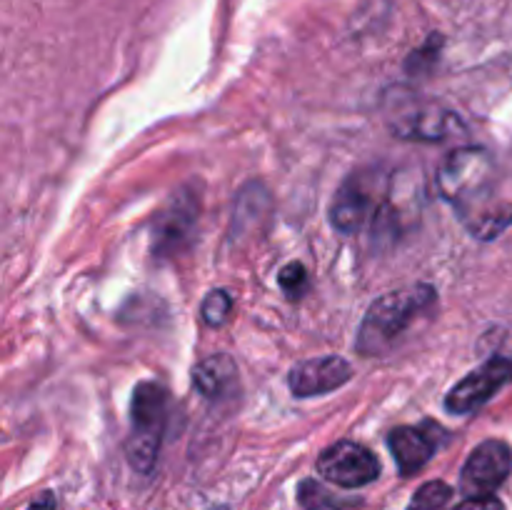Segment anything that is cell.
Instances as JSON below:
<instances>
[{"mask_svg":"<svg viewBox=\"0 0 512 510\" xmlns=\"http://www.w3.org/2000/svg\"><path fill=\"white\" fill-rule=\"evenodd\" d=\"M300 503H303L305 510H353L358 508V500H343L338 495L330 493L325 485L315 483V480H305L300 485L298 493Z\"/></svg>","mask_w":512,"mask_h":510,"instance_id":"obj_13","label":"cell"},{"mask_svg":"<svg viewBox=\"0 0 512 510\" xmlns=\"http://www.w3.org/2000/svg\"><path fill=\"white\" fill-rule=\"evenodd\" d=\"M435 303L438 295L430 285H410L378 298L370 305L358 330V350L368 358L395 350L425 315L433 313Z\"/></svg>","mask_w":512,"mask_h":510,"instance_id":"obj_1","label":"cell"},{"mask_svg":"<svg viewBox=\"0 0 512 510\" xmlns=\"http://www.w3.org/2000/svg\"><path fill=\"white\" fill-rule=\"evenodd\" d=\"M455 510H505V508L498 498H493V495H483V498H468Z\"/></svg>","mask_w":512,"mask_h":510,"instance_id":"obj_18","label":"cell"},{"mask_svg":"<svg viewBox=\"0 0 512 510\" xmlns=\"http://www.w3.org/2000/svg\"><path fill=\"white\" fill-rule=\"evenodd\" d=\"M385 180L378 170H360L348 175L330 205V223L340 233H358L365 225L378 223L385 208Z\"/></svg>","mask_w":512,"mask_h":510,"instance_id":"obj_4","label":"cell"},{"mask_svg":"<svg viewBox=\"0 0 512 510\" xmlns=\"http://www.w3.org/2000/svg\"><path fill=\"white\" fill-rule=\"evenodd\" d=\"M238 383L235 363L228 355H210L193 368V385L203 398L220 400Z\"/></svg>","mask_w":512,"mask_h":510,"instance_id":"obj_12","label":"cell"},{"mask_svg":"<svg viewBox=\"0 0 512 510\" xmlns=\"http://www.w3.org/2000/svg\"><path fill=\"white\" fill-rule=\"evenodd\" d=\"M353 375V368L340 355H325L298 363L288 375V385L298 398H313V395L330 393V390L345 385Z\"/></svg>","mask_w":512,"mask_h":510,"instance_id":"obj_10","label":"cell"},{"mask_svg":"<svg viewBox=\"0 0 512 510\" xmlns=\"http://www.w3.org/2000/svg\"><path fill=\"white\" fill-rule=\"evenodd\" d=\"M450 495H453V490H450L448 483H443V480H430V483H425L413 495L408 510H443L448 505Z\"/></svg>","mask_w":512,"mask_h":510,"instance_id":"obj_15","label":"cell"},{"mask_svg":"<svg viewBox=\"0 0 512 510\" xmlns=\"http://www.w3.org/2000/svg\"><path fill=\"white\" fill-rule=\"evenodd\" d=\"M268 203V193L260 185H248L240 193L238 203H235V218H233V233H243L248 223H258V215H263V205Z\"/></svg>","mask_w":512,"mask_h":510,"instance_id":"obj_14","label":"cell"},{"mask_svg":"<svg viewBox=\"0 0 512 510\" xmlns=\"http://www.w3.org/2000/svg\"><path fill=\"white\" fill-rule=\"evenodd\" d=\"M230 308H233V300H230V295L225 293V290H210V293L205 295L200 315H203L205 323L218 328V325H223L225 320H228Z\"/></svg>","mask_w":512,"mask_h":510,"instance_id":"obj_16","label":"cell"},{"mask_svg":"<svg viewBox=\"0 0 512 510\" xmlns=\"http://www.w3.org/2000/svg\"><path fill=\"white\" fill-rule=\"evenodd\" d=\"M512 378V363L508 358H490L465 380H460L445 398V408L453 415H468L488 403L505 383Z\"/></svg>","mask_w":512,"mask_h":510,"instance_id":"obj_8","label":"cell"},{"mask_svg":"<svg viewBox=\"0 0 512 510\" xmlns=\"http://www.w3.org/2000/svg\"><path fill=\"white\" fill-rule=\"evenodd\" d=\"M195 220H198V200L190 193L178 195L168 208L158 213L153 223V253L168 255L180 253L190 243L195 233Z\"/></svg>","mask_w":512,"mask_h":510,"instance_id":"obj_9","label":"cell"},{"mask_svg":"<svg viewBox=\"0 0 512 510\" xmlns=\"http://www.w3.org/2000/svg\"><path fill=\"white\" fill-rule=\"evenodd\" d=\"M28 510H55V503H53V498H50V495H43V498L35 500V503L30 505Z\"/></svg>","mask_w":512,"mask_h":510,"instance_id":"obj_19","label":"cell"},{"mask_svg":"<svg viewBox=\"0 0 512 510\" xmlns=\"http://www.w3.org/2000/svg\"><path fill=\"white\" fill-rule=\"evenodd\" d=\"M390 453L398 463L400 473L413 475L433 458L438 448V433H428V425H403L388 435Z\"/></svg>","mask_w":512,"mask_h":510,"instance_id":"obj_11","label":"cell"},{"mask_svg":"<svg viewBox=\"0 0 512 510\" xmlns=\"http://www.w3.org/2000/svg\"><path fill=\"white\" fill-rule=\"evenodd\" d=\"M493 183V160L483 148L453 150L438 170V190L460 215H468L480 208V200L488 195Z\"/></svg>","mask_w":512,"mask_h":510,"instance_id":"obj_3","label":"cell"},{"mask_svg":"<svg viewBox=\"0 0 512 510\" xmlns=\"http://www.w3.org/2000/svg\"><path fill=\"white\" fill-rule=\"evenodd\" d=\"M168 423V393L153 380H145L133 390L130 400V435L125 440V453L138 473H150L158 460Z\"/></svg>","mask_w":512,"mask_h":510,"instance_id":"obj_2","label":"cell"},{"mask_svg":"<svg viewBox=\"0 0 512 510\" xmlns=\"http://www.w3.org/2000/svg\"><path fill=\"white\" fill-rule=\"evenodd\" d=\"M390 128L403 140H420V143H440V140L455 138L465 130L458 113L448 110L440 103H408L400 105L390 115Z\"/></svg>","mask_w":512,"mask_h":510,"instance_id":"obj_5","label":"cell"},{"mask_svg":"<svg viewBox=\"0 0 512 510\" xmlns=\"http://www.w3.org/2000/svg\"><path fill=\"white\" fill-rule=\"evenodd\" d=\"M512 470V450L503 440H485L483 445L470 453L460 475V490L468 498H483L493 495L505 483Z\"/></svg>","mask_w":512,"mask_h":510,"instance_id":"obj_6","label":"cell"},{"mask_svg":"<svg viewBox=\"0 0 512 510\" xmlns=\"http://www.w3.org/2000/svg\"><path fill=\"white\" fill-rule=\"evenodd\" d=\"M318 473L340 488H360L378 478L380 463L365 445L343 440L320 455Z\"/></svg>","mask_w":512,"mask_h":510,"instance_id":"obj_7","label":"cell"},{"mask_svg":"<svg viewBox=\"0 0 512 510\" xmlns=\"http://www.w3.org/2000/svg\"><path fill=\"white\" fill-rule=\"evenodd\" d=\"M280 288L290 295V298H298L308 288V273L300 263H288L280 270Z\"/></svg>","mask_w":512,"mask_h":510,"instance_id":"obj_17","label":"cell"}]
</instances>
